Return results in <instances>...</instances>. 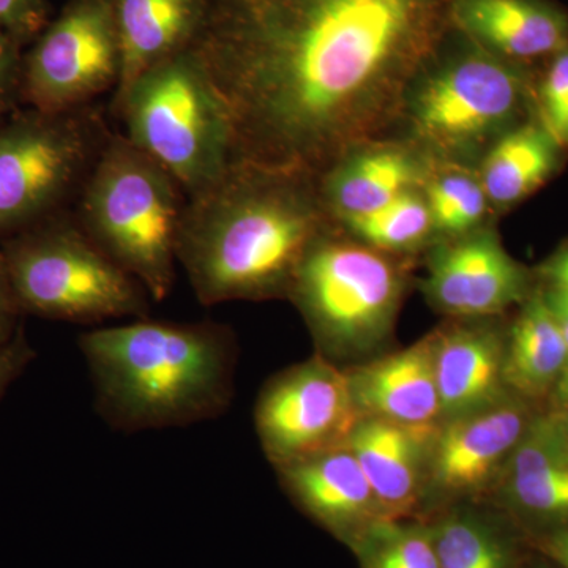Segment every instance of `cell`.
Returning <instances> with one entry per match:
<instances>
[{"mask_svg": "<svg viewBox=\"0 0 568 568\" xmlns=\"http://www.w3.org/2000/svg\"><path fill=\"white\" fill-rule=\"evenodd\" d=\"M331 223L316 179L233 163L189 197L178 263L204 306L287 298L306 250Z\"/></svg>", "mask_w": 568, "mask_h": 568, "instance_id": "2", "label": "cell"}, {"mask_svg": "<svg viewBox=\"0 0 568 568\" xmlns=\"http://www.w3.org/2000/svg\"><path fill=\"white\" fill-rule=\"evenodd\" d=\"M78 347L93 407L114 432L204 424L233 403L239 342L230 325L144 317L82 332Z\"/></svg>", "mask_w": 568, "mask_h": 568, "instance_id": "3", "label": "cell"}, {"mask_svg": "<svg viewBox=\"0 0 568 568\" xmlns=\"http://www.w3.org/2000/svg\"><path fill=\"white\" fill-rule=\"evenodd\" d=\"M530 67L508 62L455 29L418 74L398 130L432 162L480 160L534 112Z\"/></svg>", "mask_w": 568, "mask_h": 568, "instance_id": "4", "label": "cell"}, {"mask_svg": "<svg viewBox=\"0 0 568 568\" xmlns=\"http://www.w3.org/2000/svg\"><path fill=\"white\" fill-rule=\"evenodd\" d=\"M437 425L409 426L362 417L345 446L372 485L384 517L418 518Z\"/></svg>", "mask_w": 568, "mask_h": 568, "instance_id": "17", "label": "cell"}, {"mask_svg": "<svg viewBox=\"0 0 568 568\" xmlns=\"http://www.w3.org/2000/svg\"><path fill=\"white\" fill-rule=\"evenodd\" d=\"M534 112L538 121L568 151V47L545 62L534 84Z\"/></svg>", "mask_w": 568, "mask_h": 568, "instance_id": "28", "label": "cell"}, {"mask_svg": "<svg viewBox=\"0 0 568 568\" xmlns=\"http://www.w3.org/2000/svg\"><path fill=\"white\" fill-rule=\"evenodd\" d=\"M436 241L462 237L485 226L491 205L477 171L466 164L433 162L424 189Z\"/></svg>", "mask_w": 568, "mask_h": 568, "instance_id": "26", "label": "cell"}, {"mask_svg": "<svg viewBox=\"0 0 568 568\" xmlns=\"http://www.w3.org/2000/svg\"><path fill=\"white\" fill-rule=\"evenodd\" d=\"M287 497L321 528L349 547L386 518L357 458L346 446L275 467Z\"/></svg>", "mask_w": 568, "mask_h": 568, "instance_id": "14", "label": "cell"}, {"mask_svg": "<svg viewBox=\"0 0 568 568\" xmlns=\"http://www.w3.org/2000/svg\"><path fill=\"white\" fill-rule=\"evenodd\" d=\"M406 290V257L369 248L332 222L306 250L287 301L304 317L316 354L345 368L384 349Z\"/></svg>", "mask_w": 568, "mask_h": 568, "instance_id": "6", "label": "cell"}, {"mask_svg": "<svg viewBox=\"0 0 568 568\" xmlns=\"http://www.w3.org/2000/svg\"><path fill=\"white\" fill-rule=\"evenodd\" d=\"M537 290L536 276L504 248L493 227L429 246L422 280L428 304L450 320L499 317Z\"/></svg>", "mask_w": 568, "mask_h": 568, "instance_id": "13", "label": "cell"}, {"mask_svg": "<svg viewBox=\"0 0 568 568\" xmlns=\"http://www.w3.org/2000/svg\"><path fill=\"white\" fill-rule=\"evenodd\" d=\"M334 223L369 248L406 260L436 241L432 213L422 190L402 194L376 211Z\"/></svg>", "mask_w": 568, "mask_h": 568, "instance_id": "25", "label": "cell"}, {"mask_svg": "<svg viewBox=\"0 0 568 568\" xmlns=\"http://www.w3.org/2000/svg\"><path fill=\"white\" fill-rule=\"evenodd\" d=\"M540 290L544 295L545 302H547L548 308L551 310L552 316L558 321L560 331L566 336L568 345V293L555 290Z\"/></svg>", "mask_w": 568, "mask_h": 568, "instance_id": "35", "label": "cell"}, {"mask_svg": "<svg viewBox=\"0 0 568 568\" xmlns=\"http://www.w3.org/2000/svg\"><path fill=\"white\" fill-rule=\"evenodd\" d=\"M534 414L530 403L510 395L476 413L440 420L422 511L474 503L496 489Z\"/></svg>", "mask_w": 568, "mask_h": 568, "instance_id": "12", "label": "cell"}, {"mask_svg": "<svg viewBox=\"0 0 568 568\" xmlns=\"http://www.w3.org/2000/svg\"><path fill=\"white\" fill-rule=\"evenodd\" d=\"M551 402V409L558 413H568V361L560 373L558 383L552 387L551 394L548 396Z\"/></svg>", "mask_w": 568, "mask_h": 568, "instance_id": "36", "label": "cell"}, {"mask_svg": "<svg viewBox=\"0 0 568 568\" xmlns=\"http://www.w3.org/2000/svg\"><path fill=\"white\" fill-rule=\"evenodd\" d=\"M36 357L37 351L33 349L22 327L10 342L0 345V402L9 388L24 375Z\"/></svg>", "mask_w": 568, "mask_h": 568, "instance_id": "31", "label": "cell"}, {"mask_svg": "<svg viewBox=\"0 0 568 568\" xmlns=\"http://www.w3.org/2000/svg\"><path fill=\"white\" fill-rule=\"evenodd\" d=\"M22 44L0 24V118L22 102Z\"/></svg>", "mask_w": 568, "mask_h": 568, "instance_id": "30", "label": "cell"}, {"mask_svg": "<svg viewBox=\"0 0 568 568\" xmlns=\"http://www.w3.org/2000/svg\"><path fill=\"white\" fill-rule=\"evenodd\" d=\"M102 111L29 108L0 125V242L65 215L111 138Z\"/></svg>", "mask_w": 568, "mask_h": 568, "instance_id": "9", "label": "cell"}, {"mask_svg": "<svg viewBox=\"0 0 568 568\" xmlns=\"http://www.w3.org/2000/svg\"><path fill=\"white\" fill-rule=\"evenodd\" d=\"M112 111L125 123L123 134L189 197L211 189L234 162L230 114L194 48L141 74Z\"/></svg>", "mask_w": 568, "mask_h": 568, "instance_id": "7", "label": "cell"}, {"mask_svg": "<svg viewBox=\"0 0 568 568\" xmlns=\"http://www.w3.org/2000/svg\"><path fill=\"white\" fill-rule=\"evenodd\" d=\"M121 73L112 0H69L24 58L22 102L50 114L81 110L114 93Z\"/></svg>", "mask_w": 568, "mask_h": 568, "instance_id": "10", "label": "cell"}, {"mask_svg": "<svg viewBox=\"0 0 568 568\" xmlns=\"http://www.w3.org/2000/svg\"><path fill=\"white\" fill-rule=\"evenodd\" d=\"M361 568H440L428 523L383 518L349 545Z\"/></svg>", "mask_w": 568, "mask_h": 568, "instance_id": "27", "label": "cell"}, {"mask_svg": "<svg viewBox=\"0 0 568 568\" xmlns=\"http://www.w3.org/2000/svg\"><path fill=\"white\" fill-rule=\"evenodd\" d=\"M564 153L536 114L508 130L484 153L477 170L491 209L506 211L528 200L555 178Z\"/></svg>", "mask_w": 568, "mask_h": 568, "instance_id": "22", "label": "cell"}, {"mask_svg": "<svg viewBox=\"0 0 568 568\" xmlns=\"http://www.w3.org/2000/svg\"><path fill=\"white\" fill-rule=\"evenodd\" d=\"M433 162L406 140L372 142L336 163L317 181L332 222L376 211L424 189Z\"/></svg>", "mask_w": 568, "mask_h": 568, "instance_id": "20", "label": "cell"}, {"mask_svg": "<svg viewBox=\"0 0 568 568\" xmlns=\"http://www.w3.org/2000/svg\"><path fill=\"white\" fill-rule=\"evenodd\" d=\"M450 17L455 31L518 65L568 47V11L555 0H454Z\"/></svg>", "mask_w": 568, "mask_h": 568, "instance_id": "19", "label": "cell"}, {"mask_svg": "<svg viewBox=\"0 0 568 568\" xmlns=\"http://www.w3.org/2000/svg\"><path fill=\"white\" fill-rule=\"evenodd\" d=\"M537 544L556 567L568 568V526L544 532Z\"/></svg>", "mask_w": 568, "mask_h": 568, "instance_id": "34", "label": "cell"}, {"mask_svg": "<svg viewBox=\"0 0 568 568\" xmlns=\"http://www.w3.org/2000/svg\"><path fill=\"white\" fill-rule=\"evenodd\" d=\"M496 491L508 510L545 532L568 526V432L562 414H534Z\"/></svg>", "mask_w": 568, "mask_h": 568, "instance_id": "16", "label": "cell"}, {"mask_svg": "<svg viewBox=\"0 0 568 568\" xmlns=\"http://www.w3.org/2000/svg\"><path fill=\"white\" fill-rule=\"evenodd\" d=\"M189 196L125 134L112 133L78 196L74 222L152 301L173 293Z\"/></svg>", "mask_w": 568, "mask_h": 568, "instance_id": "5", "label": "cell"}, {"mask_svg": "<svg viewBox=\"0 0 568 568\" xmlns=\"http://www.w3.org/2000/svg\"><path fill=\"white\" fill-rule=\"evenodd\" d=\"M567 361L566 336L537 286L507 327L504 383L508 394L530 405L547 399Z\"/></svg>", "mask_w": 568, "mask_h": 568, "instance_id": "23", "label": "cell"}, {"mask_svg": "<svg viewBox=\"0 0 568 568\" xmlns=\"http://www.w3.org/2000/svg\"><path fill=\"white\" fill-rule=\"evenodd\" d=\"M564 416V422H566L567 432H568V413H560Z\"/></svg>", "mask_w": 568, "mask_h": 568, "instance_id": "37", "label": "cell"}, {"mask_svg": "<svg viewBox=\"0 0 568 568\" xmlns=\"http://www.w3.org/2000/svg\"><path fill=\"white\" fill-rule=\"evenodd\" d=\"M541 290H555L568 293V242L560 245L534 272Z\"/></svg>", "mask_w": 568, "mask_h": 568, "instance_id": "33", "label": "cell"}, {"mask_svg": "<svg viewBox=\"0 0 568 568\" xmlns=\"http://www.w3.org/2000/svg\"><path fill=\"white\" fill-rule=\"evenodd\" d=\"M50 22L47 0H0V24L22 47L31 43Z\"/></svg>", "mask_w": 568, "mask_h": 568, "instance_id": "29", "label": "cell"}, {"mask_svg": "<svg viewBox=\"0 0 568 568\" xmlns=\"http://www.w3.org/2000/svg\"><path fill=\"white\" fill-rule=\"evenodd\" d=\"M454 0H211L194 50L222 97L234 162L320 181L398 129Z\"/></svg>", "mask_w": 568, "mask_h": 568, "instance_id": "1", "label": "cell"}, {"mask_svg": "<svg viewBox=\"0 0 568 568\" xmlns=\"http://www.w3.org/2000/svg\"><path fill=\"white\" fill-rule=\"evenodd\" d=\"M22 315L13 283H11L6 257L0 250V345L10 342L21 328Z\"/></svg>", "mask_w": 568, "mask_h": 568, "instance_id": "32", "label": "cell"}, {"mask_svg": "<svg viewBox=\"0 0 568 568\" xmlns=\"http://www.w3.org/2000/svg\"><path fill=\"white\" fill-rule=\"evenodd\" d=\"M112 6L122 54L112 103L145 71L196 47L211 14V0H112Z\"/></svg>", "mask_w": 568, "mask_h": 568, "instance_id": "21", "label": "cell"}, {"mask_svg": "<svg viewBox=\"0 0 568 568\" xmlns=\"http://www.w3.org/2000/svg\"><path fill=\"white\" fill-rule=\"evenodd\" d=\"M426 523L440 568H517L510 534L467 503L440 508L435 519Z\"/></svg>", "mask_w": 568, "mask_h": 568, "instance_id": "24", "label": "cell"}, {"mask_svg": "<svg viewBox=\"0 0 568 568\" xmlns=\"http://www.w3.org/2000/svg\"><path fill=\"white\" fill-rule=\"evenodd\" d=\"M361 418L345 368L316 353L271 377L254 406V428L274 467L345 446Z\"/></svg>", "mask_w": 568, "mask_h": 568, "instance_id": "11", "label": "cell"}, {"mask_svg": "<svg viewBox=\"0 0 568 568\" xmlns=\"http://www.w3.org/2000/svg\"><path fill=\"white\" fill-rule=\"evenodd\" d=\"M534 568H559V567H552V566H538V567H534Z\"/></svg>", "mask_w": 568, "mask_h": 568, "instance_id": "38", "label": "cell"}, {"mask_svg": "<svg viewBox=\"0 0 568 568\" xmlns=\"http://www.w3.org/2000/svg\"><path fill=\"white\" fill-rule=\"evenodd\" d=\"M347 383L362 417L394 424H439L433 332L414 345L345 366Z\"/></svg>", "mask_w": 568, "mask_h": 568, "instance_id": "18", "label": "cell"}, {"mask_svg": "<svg viewBox=\"0 0 568 568\" xmlns=\"http://www.w3.org/2000/svg\"><path fill=\"white\" fill-rule=\"evenodd\" d=\"M506 334L497 317L450 320L433 332L440 420L476 413L511 395L504 383Z\"/></svg>", "mask_w": 568, "mask_h": 568, "instance_id": "15", "label": "cell"}, {"mask_svg": "<svg viewBox=\"0 0 568 568\" xmlns=\"http://www.w3.org/2000/svg\"><path fill=\"white\" fill-rule=\"evenodd\" d=\"M3 257L22 315L100 324L144 320L152 297L138 280L61 215L2 242Z\"/></svg>", "mask_w": 568, "mask_h": 568, "instance_id": "8", "label": "cell"}]
</instances>
